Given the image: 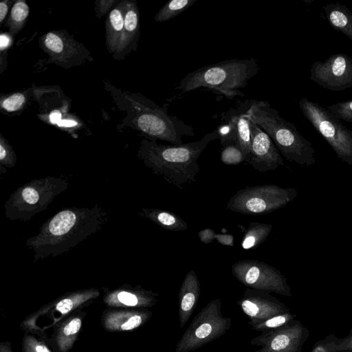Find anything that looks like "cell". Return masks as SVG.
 <instances>
[{
  "instance_id": "cell-15",
  "label": "cell",
  "mask_w": 352,
  "mask_h": 352,
  "mask_svg": "<svg viewBox=\"0 0 352 352\" xmlns=\"http://www.w3.org/2000/svg\"><path fill=\"white\" fill-rule=\"evenodd\" d=\"M249 122L251 144L248 164L261 173L283 166V159L271 138L250 119Z\"/></svg>"
},
{
  "instance_id": "cell-5",
  "label": "cell",
  "mask_w": 352,
  "mask_h": 352,
  "mask_svg": "<svg viewBox=\"0 0 352 352\" xmlns=\"http://www.w3.org/2000/svg\"><path fill=\"white\" fill-rule=\"evenodd\" d=\"M129 118L132 126L149 140H163L179 145L184 137L194 136L193 128L176 116L140 94L129 96Z\"/></svg>"
},
{
  "instance_id": "cell-21",
  "label": "cell",
  "mask_w": 352,
  "mask_h": 352,
  "mask_svg": "<svg viewBox=\"0 0 352 352\" xmlns=\"http://www.w3.org/2000/svg\"><path fill=\"white\" fill-rule=\"evenodd\" d=\"M85 313L78 311L55 325L51 344L55 352H69L77 340Z\"/></svg>"
},
{
  "instance_id": "cell-7",
  "label": "cell",
  "mask_w": 352,
  "mask_h": 352,
  "mask_svg": "<svg viewBox=\"0 0 352 352\" xmlns=\"http://www.w3.org/2000/svg\"><path fill=\"white\" fill-rule=\"evenodd\" d=\"M297 195L296 188H282L276 184L246 186L228 199L227 209L243 214H265L285 206Z\"/></svg>"
},
{
  "instance_id": "cell-23",
  "label": "cell",
  "mask_w": 352,
  "mask_h": 352,
  "mask_svg": "<svg viewBox=\"0 0 352 352\" xmlns=\"http://www.w3.org/2000/svg\"><path fill=\"white\" fill-rule=\"evenodd\" d=\"M124 1L109 12L105 23L107 49L113 54L117 51L124 28Z\"/></svg>"
},
{
  "instance_id": "cell-26",
  "label": "cell",
  "mask_w": 352,
  "mask_h": 352,
  "mask_svg": "<svg viewBox=\"0 0 352 352\" xmlns=\"http://www.w3.org/2000/svg\"><path fill=\"white\" fill-rule=\"evenodd\" d=\"M272 230V225L250 222L243 234L241 247L245 250L254 249L263 243Z\"/></svg>"
},
{
  "instance_id": "cell-38",
  "label": "cell",
  "mask_w": 352,
  "mask_h": 352,
  "mask_svg": "<svg viewBox=\"0 0 352 352\" xmlns=\"http://www.w3.org/2000/svg\"><path fill=\"white\" fill-rule=\"evenodd\" d=\"M337 350L338 352L352 351V329L350 330L348 336L339 339L337 344Z\"/></svg>"
},
{
  "instance_id": "cell-2",
  "label": "cell",
  "mask_w": 352,
  "mask_h": 352,
  "mask_svg": "<svg viewBox=\"0 0 352 352\" xmlns=\"http://www.w3.org/2000/svg\"><path fill=\"white\" fill-rule=\"evenodd\" d=\"M219 138L218 129L206 133L201 139L179 145L160 144L144 139L138 157L153 173L168 184L182 190L196 180L200 168L197 160L207 145Z\"/></svg>"
},
{
  "instance_id": "cell-36",
  "label": "cell",
  "mask_w": 352,
  "mask_h": 352,
  "mask_svg": "<svg viewBox=\"0 0 352 352\" xmlns=\"http://www.w3.org/2000/svg\"><path fill=\"white\" fill-rule=\"evenodd\" d=\"M12 37L8 34L2 33L0 36L1 67L6 62L7 52L12 43Z\"/></svg>"
},
{
  "instance_id": "cell-8",
  "label": "cell",
  "mask_w": 352,
  "mask_h": 352,
  "mask_svg": "<svg viewBox=\"0 0 352 352\" xmlns=\"http://www.w3.org/2000/svg\"><path fill=\"white\" fill-rule=\"evenodd\" d=\"M299 107L305 118L327 141L336 155L349 165H352V131L318 103L302 98Z\"/></svg>"
},
{
  "instance_id": "cell-32",
  "label": "cell",
  "mask_w": 352,
  "mask_h": 352,
  "mask_svg": "<svg viewBox=\"0 0 352 352\" xmlns=\"http://www.w3.org/2000/svg\"><path fill=\"white\" fill-rule=\"evenodd\" d=\"M327 109L338 119L352 124V100L330 104Z\"/></svg>"
},
{
  "instance_id": "cell-13",
  "label": "cell",
  "mask_w": 352,
  "mask_h": 352,
  "mask_svg": "<svg viewBox=\"0 0 352 352\" xmlns=\"http://www.w3.org/2000/svg\"><path fill=\"white\" fill-rule=\"evenodd\" d=\"M252 100H247L236 108L230 109L221 115L223 124L218 129L221 145L235 142L241 149L245 162L248 163L250 151L251 136L249 119L246 113Z\"/></svg>"
},
{
  "instance_id": "cell-35",
  "label": "cell",
  "mask_w": 352,
  "mask_h": 352,
  "mask_svg": "<svg viewBox=\"0 0 352 352\" xmlns=\"http://www.w3.org/2000/svg\"><path fill=\"white\" fill-rule=\"evenodd\" d=\"M25 96L21 93H15L2 100L1 107L6 111L20 110L25 104Z\"/></svg>"
},
{
  "instance_id": "cell-11",
  "label": "cell",
  "mask_w": 352,
  "mask_h": 352,
  "mask_svg": "<svg viewBox=\"0 0 352 352\" xmlns=\"http://www.w3.org/2000/svg\"><path fill=\"white\" fill-rule=\"evenodd\" d=\"M309 331L299 320L271 331L261 332L250 340L259 348L254 352H300Z\"/></svg>"
},
{
  "instance_id": "cell-16",
  "label": "cell",
  "mask_w": 352,
  "mask_h": 352,
  "mask_svg": "<svg viewBox=\"0 0 352 352\" xmlns=\"http://www.w3.org/2000/svg\"><path fill=\"white\" fill-rule=\"evenodd\" d=\"M41 41L50 60L64 67L78 65L88 54L81 44L62 31L47 32Z\"/></svg>"
},
{
  "instance_id": "cell-31",
  "label": "cell",
  "mask_w": 352,
  "mask_h": 352,
  "mask_svg": "<svg viewBox=\"0 0 352 352\" xmlns=\"http://www.w3.org/2000/svg\"><path fill=\"white\" fill-rule=\"evenodd\" d=\"M16 155L10 145L8 142L1 135L0 138V168L1 172L3 173L4 169L6 172V168H13L16 164Z\"/></svg>"
},
{
  "instance_id": "cell-24",
  "label": "cell",
  "mask_w": 352,
  "mask_h": 352,
  "mask_svg": "<svg viewBox=\"0 0 352 352\" xmlns=\"http://www.w3.org/2000/svg\"><path fill=\"white\" fill-rule=\"evenodd\" d=\"M323 8L331 26L343 33L352 42V12L338 2L327 3Z\"/></svg>"
},
{
  "instance_id": "cell-30",
  "label": "cell",
  "mask_w": 352,
  "mask_h": 352,
  "mask_svg": "<svg viewBox=\"0 0 352 352\" xmlns=\"http://www.w3.org/2000/svg\"><path fill=\"white\" fill-rule=\"evenodd\" d=\"M221 160L227 165H236L245 162V157L236 142H228L222 145Z\"/></svg>"
},
{
  "instance_id": "cell-10",
  "label": "cell",
  "mask_w": 352,
  "mask_h": 352,
  "mask_svg": "<svg viewBox=\"0 0 352 352\" xmlns=\"http://www.w3.org/2000/svg\"><path fill=\"white\" fill-rule=\"evenodd\" d=\"M232 274L247 288L292 297V294L285 276L276 267L254 259H242L232 266Z\"/></svg>"
},
{
  "instance_id": "cell-9",
  "label": "cell",
  "mask_w": 352,
  "mask_h": 352,
  "mask_svg": "<svg viewBox=\"0 0 352 352\" xmlns=\"http://www.w3.org/2000/svg\"><path fill=\"white\" fill-rule=\"evenodd\" d=\"M219 298L210 300L195 316L177 342L176 352H190L223 336L231 327V318L221 311Z\"/></svg>"
},
{
  "instance_id": "cell-12",
  "label": "cell",
  "mask_w": 352,
  "mask_h": 352,
  "mask_svg": "<svg viewBox=\"0 0 352 352\" xmlns=\"http://www.w3.org/2000/svg\"><path fill=\"white\" fill-rule=\"evenodd\" d=\"M310 79L330 91L352 88V58L347 54L338 53L324 61H316L310 69Z\"/></svg>"
},
{
  "instance_id": "cell-18",
  "label": "cell",
  "mask_w": 352,
  "mask_h": 352,
  "mask_svg": "<svg viewBox=\"0 0 352 352\" xmlns=\"http://www.w3.org/2000/svg\"><path fill=\"white\" fill-rule=\"evenodd\" d=\"M151 316L152 311L145 309L114 308L103 311L101 323L109 332L130 331L144 324Z\"/></svg>"
},
{
  "instance_id": "cell-41",
  "label": "cell",
  "mask_w": 352,
  "mask_h": 352,
  "mask_svg": "<svg viewBox=\"0 0 352 352\" xmlns=\"http://www.w3.org/2000/svg\"><path fill=\"white\" fill-rule=\"evenodd\" d=\"M12 1L8 0L2 1L0 3V23H2L5 19Z\"/></svg>"
},
{
  "instance_id": "cell-28",
  "label": "cell",
  "mask_w": 352,
  "mask_h": 352,
  "mask_svg": "<svg viewBox=\"0 0 352 352\" xmlns=\"http://www.w3.org/2000/svg\"><path fill=\"white\" fill-rule=\"evenodd\" d=\"M197 0H170L155 15L154 20L156 22H165L178 16L191 6Z\"/></svg>"
},
{
  "instance_id": "cell-40",
  "label": "cell",
  "mask_w": 352,
  "mask_h": 352,
  "mask_svg": "<svg viewBox=\"0 0 352 352\" xmlns=\"http://www.w3.org/2000/svg\"><path fill=\"white\" fill-rule=\"evenodd\" d=\"M214 238L218 243L223 245L234 246V236L232 234L216 233Z\"/></svg>"
},
{
  "instance_id": "cell-3",
  "label": "cell",
  "mask_w": 352,
  "mask_h": 352,
  "mask_svg": "<svg viewBox=\"0 0 352 352\" xmlns=\"http://www.w3.org/2000/svg\"><path fill=\"white\" fill-rule=\"evenodd\" d=\"M247 117L261 128L272 140L287 160L300 166L316 162V151L292 123L283 118L278 111L265 100H252Z\"/></svg>"
},
{
  "instance_id": "cell-44",
  "label": "cell",
  "mask_w": 352,
  "mask_h": 352,
  "mask_svg": "<svg viewBox=\"0 0 352 352\" xmlns=\"http://www.w3.org/2000/svg\"><path fill=\"white\" fill-rule=\"evenodd\" d=\"M346 352H352V351H346Z\"/></svg>"
},
{
  "instance_id": "cell-42",
  "label": "cell",
  "mask_w": 352,
  "mask_h": 352,
  "mask_svg": "<svg viewBox=\"0 0 352 352\" xmlns=\"http://www.w3.org/2000/svg\"><path fill=\"white\" fill-rule=\"evenodd\" d=\"M0 352H13L10 342H1L0 343Z\"/></svg>"
},
{
  "instance_id": "cell-19",
  "label": "cell",
  "mask_w": 352,
  "mask_h": 352,
  "mask_svg": "<svg viewBox=\"0 0 352 352\" xmlns=\"http://www.w3.org/2000/svg\"><path fill=\"white\" fill-rule=\"evenodd\" d=\"M100 292L96 288H89L69 292L41 308L37 312L28 317L21 324L34 322L40 316L50 311L53 314L58 311L60 314V320L69 316V314L82 305V304L97 298Z\"/></svg>"
},
{
  "instance_id": "cell-4",
  "label": "cell",
  "mask_w": 352,
  "mask_h": 352,
  "mask_svg": "<svg viewBox=\"0 0 352 352\" xmlns=\"http://www.w3.org/2000/svg\"><path fill=\"white\" fill-rule=\"evenodd\" d=\"M256 59H230L204 66L189 72L175 89L186 93L199 88L215 90L232 99L244 96L240 89L245 88L248 80L258 72Z\"/></svg>"
},
{
  "instance_id": "cell-14",
  "label": "cell",
  "mask_w": 352,
  "mask_h": 352,
  "mask_svg": "<svg viewBox=\"0 0 352 352\" xmlns=\"http://www.w3.org/2000/svg\"><path fill=\"white\" fill-rule=\"evenodd\" d=\"M236 304L248 316L251 326L289 311L287 306L270 292L250 288L245 290Z\"/></svg>"
},
{
  "instance_id": "cell-22",
  "label": "cell",
  "mask_w": 352,
  "mask_h": 352,
  "mask_svg": "<svg viewBox=\"0 0 352 352\" xmlns=\"http://www.w3.org/2000/svg\"><path fill=\"white\" fill-rule=\"evenodd\" d=\"M201 293V285L192 270L185 276L179 291V320L182 328L192 316Z\"/></svg>"
},
{
  "instance_id": "cell-17",
  "label": "cell",
  "mask_w": 352,
  "mask_h": 352,
  "mask_svg": "<svg viewBox=\"0 0 352 352\" xmlns=\"http://www.w3.org/2000/svg\"><path fill=\"white\" fill-rule=\"evenodd\" d=\"M157 293L140 286H122L109 291L103 297L104 303L113 308L146 309L153 307L158 300Z\"/></svg>"
},
{
  "instance_id": "cell-25",
  "label": "cell",
  "mask_w": 352,
  "mask_h": 352,
  "mask_svg": "<svg viewBox=\"0 0 352 352\" xmlns=\"http://www.w3.org/2000/svg\"><path fill=\"white\" fill-rule=\"evenodd\" d=\"M138 214L168 230L179 232L188 229L187 223L173 212L159 208H142Z\"/></svg>"
},
{
  "instance_id": "cell-34",
  "label": "cell",
  "mask_w": 352,
  "mask_h": 352,
  "mask_svg": "<svg viewBox=\"0 0 352 352\" xmlns=\"http://www.w3.org/2000/svg\"><path fill=\"white\" fill-rule=\"evenodd\" d=\"M339 339L334 334L328 335L316 342L309 352H338L337 344Z\"/></svg>"
},
{
  "instance_id": "cell-37",
  "label": "cell",
  "mask_w": 352,
  "mask_h": 352,
  "mask_svg": "<svg viewBox=\"0 0 352 352\" xmlns=\"http://www.w3.org/2000/svg\"><path fill=\"white\" fill-rule=\"evenodd\" d=\"M117 1L110 0V1H97L96 2V10L97 16L98 19H100L104 14H105L112 7V6L116 3Z\"/></svg>"
},
{
  "instance_id": "cell-29",
  "label": "cell",
  "mask_w": 352,
  "mask_h": 352,
  "mask_svg": "<svg viewBox=\"0 0 352 352\" xmlns=\"http://www.w3.org/2000/svg\"><path fill=\"white\" fill-rule=\"evenodd\" d=\"M296 315L290 311L272 316L265 321L252 326L253 330L267 331L281 327L295 320Z\"/></svg>"
},
{
  "instance_id": "cell-33",
  "label": "cell",
  "mask_w": 352,
  "mask_h": 352,
  "mask_svg": "<svg viewBox=\"0 0 352 352\" xmlns=\"http://www.w3.org/2000/svg\"><path fill=\"white\" fill-rule=\"evenodd\" d=\"M22 350L23 352H52L45 342L27 333L23 338Z\"/></svg>"
},
{
  "instance_id": "cell-27",
  "label": "cell",
  "mask_w": 352,
  "mask_h": 352,
  "mask_svg": "<svg viewBox=\"0 0 352 352\" xmlns=\"http://www.w3.org/2000/svg\"><path fill=\"white\" fill-rule=\"evenodd\" d=\"M28 15L29 7L24 0H19L14 3L7 21L10 34L15 35L22 30Z\"/></svg>"
},
{
  "instance_id": "cell-6",
  "label": "cell",
  "mask_w": 352,
  "mask_h": 352,
  "mask_svg": "<svg viewBox=\"0 0 352 352\" xmlns=\"http://www.w3.org/2000/svg\"><path fill=\"white\" fill-rule=\"evenodd\" d=\"M69 186L67 179L48 176L35 179L16 189L4 204L6 217L28 221L45 211Z\"/></svg>"
},
{
  "instance_id": "cell-43",
  "label": "cell",
  "mask_w": 352,
  "mask_h": 352,
  "mask_svg": "<svg viewBox=\"0 0 352 352\" xmlns=\"http://www.w3.org/2000/svg\"><path fill=\"white\" fill-rule=\"evenodd\" d=\"M60 114L58 113H55V114H52L51 120L52 122H56L59 120Z\"/></svg>"
},
{
  "instance_id": "cell-39",
  "label": "cell",
  "mask_w": 352,
  "mask_h": 352,
  "mask_svg": "<svg viewBox=\"0 0 352 352\" xmlns=\"http://www.w3.org/2000/svg\"><path fill=\"white\" fill-rule=\"evenodd\" d=\"M215 232L212 228H205L198 233V236L201 242L205 244H209L215 239Z\"/></svg>"
},
{
  "instance_id": "cell-1",
  "label": "cell",
  "mask_w": 352,
  "mask_h": 352,
  "mask_svg": "<svg viewBox=\"0 0 352 352\" xmlns=\"http://www.w3.org/2000/svg\"><path fill=\"white\" fill-rule=\"evenodd\" d=\"M109 217L107 212L98 205L64 208L47 219L25 245L34 253V262L55 257L94 234Z\"/></svg>"
},
{
  "instance_id": "cell-20",
  "label": "cell",
  "mask_w": 352,
  "mask_h": 352,
  "mask_svg": "<svg viewBox=\"0 0 352 352\" xmlns=\"http://www.w3.org/2000/svg\"><path fill=\"white\" fill-rule=\"evenodd\" d=\"M140 36V15L135 1H124V28L120 43L113 54L120 59L131 50H135Z\"/></svg>"
}]
</instances>
